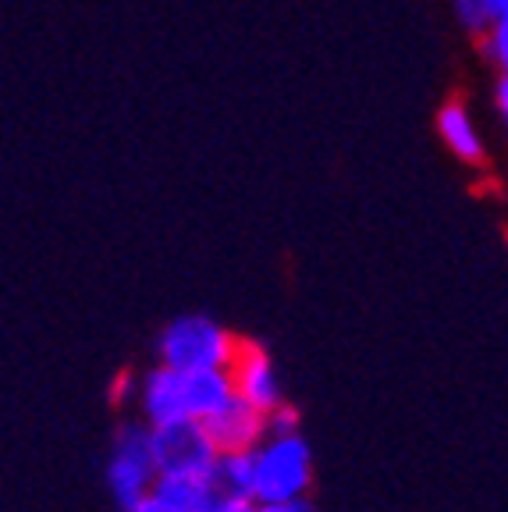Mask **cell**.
Wrapping results in <instances>:
<instances>
[{"label":"cell","instance_id":"52a82bcc","mask_svg":"<svg viewBox=\"0 0 508 512\" xmlns=\"http://www.w3.org/2000/svg\"><path fill=\"white\" fill-rule=\"evenodd\" d=\"M437 132H441V143L455 153L466 164H484L487 157V143L484 132H480L477 118L462 100H448L441 111H437Z\"/></svg>","mask_w":508,"mask_h":512},{"label":"cell","instance_id":"ba28073f","mask_svg":"<svg viewBox=\"0 0 508 512\" xmlns=\"http://www.w3.org/2000/svg\"><path fill=\"white\" fill-rule=\"evenodd\" d=\"M214 473H157L153 495L182 512H207L214 498L221 495V484H217Z\"/></svg>","mask_w":508,"mask_h":512},{"label":"cell","instance_id":"8fae6325","mask_svg":"<svg viewBox=\"0 0 508 512\" xmlns=\"http://www.w3.org/2000/svg\"><path fill=\"white\" fill-rule=\"evenodd\" d=\"M214 477L224 491H231V495L256 498V480H260V448H253V452H231V456H221Z\"/></svg>","mask_w":508,"mask_h":512},{"label":"cell","instance_id":"30bf717a","mask_svg":"<svg viewBox=\"0 0 508 512\" xmlns=\"http://www.w3.org/2000/svg\"><path fill=\"white\" fill-rule=\"evenodd\" d=\"M235 395L228 367H210V370H192L185 374V399H189V416L207 420L221 406H228V399Z\"/></svg>","mask_w":508,"mask_h":512},{"label":"cell","instance_id":"e0dca14e","mask_svg":"<svg viewBox=\"0 0 508 512\" xmlns=\"http://www.w3.org/2000/svg\"><path fill=\"white\" fill-rule=\"evenodd\" d=\"M494 104H498V114H501V121H505V128H508V75H501L498 86H494Z\"/></svg>","mask_w":508,"mask_h":512},{"label":"cell","instance_id":"8992f818","mask_svg":"<svg viewBox=\"0 0 508 512\" xmlns=\"http://www.w3.org/2000/svg\"><path fill=\"white\" fill-rule=\"evenodd\" d=\"M228 374H231V384H235V395H242L246 402L260 406L263 413L281 406L278 377H274V367H270L263 345L239 338V342H235V352H231V360H228Z\"/></svg>","mask_w":508,"mask_h":512},{"label":"cell","instance_id":"3957f363","mask_svg":"<svg viewBox=\"0 0 508 512\" xmlns=\"http://www.w3.org/2000/svg\"><path fill=\"white\" fill-rule=\"evenodd\" d=\"M310 484V448L299 434H270L260 448L256 502H292Z\"/></svg>","mask_w":508,"mask_h":512},{"label":"cell","instance_id":"7a4b0ae2","mask_svg":"<svg viewBox=\"0 0 508 512\" xmlns=\"http://www.w3.org/2000/svg\"><path fill=\"white\" fill-rule=\"evenodd\" d=\"M157 456H153V431L125 427L114 441V456L107 463V484L125 512H132L157 484Z\"/></svg>","mask_w":508,"mask_h":512},{"label":"cell","instance_id":"277c9868","mask_svg":"<svg viewBox=\"0 0 508 512\" xmlns=\"http://www.w3.org/2000/svg\"><path fill=\"white\" fill-rule=\"evenodd\" d=\"M153 456L160 473H214L221 463L207 424L196 416L153 427Z\"/></svg>","mask_w":508,"mask_h":512},{"label":"cell","instance_id":"9a60e30c","mask_svg":"<svg viewBox=\"0 0 508 512\" xmlns=\"http://www.w3.org/2000/svg\"><path fill=\"white\" fill-rule=\"evenodd\" d=\"M256 512H313L310 502H302V498H292V502H260Z\"/></svg>","mask_w":508,"mask_h":512},{"label":"cell","instance_id":"6da1fadb","mask_svg":"<svg viewBox=\"0 0 508 512\" xmlns=\"http://www.w3.org/2000/svg\"><path fill=\"white\" fill-rule=\"evenodd\" d=\"M239 338L210 317H178L171 320L160 335V360L167 367L192 374V370H210V367H228L231 352H235Z\"/></svg>","mask_w":508,"mask_h":512},{"label":"cell","instance_id":"5b68a950","mask_svg":"<svg viewBox=\"0 0 508 512\" xmlns=\"http://www.w3.org/2000/svg\"><path fill=\"white\" fill-rule=\"evenodd\" d=\"M203 424H207L217 452L231 456V452H253V448H260L263 434L270 431V416L260 406L242 399V395H231L228 406H221L214 416H207Z\"/></svg>","mask_w":508,"mask_h":512},{"label":"cell","instance_id":"4fadbf2b","mask_svg":"<svg viewBox=\"0 0 508 512\" xmlns=\"http://www.w3.org/2000/svg\"><path fill=\"white\" fill-rule=\"evenodd\" d=\"M484 54L498 68V75H508V18H494L484 32Z\"/></svg>","mask_w":508,"mask_h":512},{"label":"cell","instance_id":"5bb4252c","mask_svg":"<svg viewBox=\"0 0 508 512\" xmlns=\"http://www.w3.org/2000/svg\"><path fill=\"white\" fill-rule=\"evenodd\" d=\"M270 434H299V413L281 402L278 409H270Z\"/></svg>","mask_w":508,"mask_h":512},{"label":"cell","instance_id":"ac0fdd59","mask_svg":"<svg viewBox=\"0 0 508 512\" xmlns=\"http://www.w3.org/2000/svg\"><path fill=\"white\" fill-rule=\"evenodd\" d=\"M494 18H508V0H494Z\"/></svg>","mask_w":508,"mask_h":512},{"label":"cell","instance_id":"9c48e42d","mask_svg":"<svg viewBox=\"0 0 508 512\" xmlns=\"http://www.w3.org/2000/svg\"><path fill=\"white\" fill-rule=\"evenodd\" d=\"M143 406L146 416H150V424H171V420H182L189 416V399H185V374L175 367H160L150 374L143 388Z\"/></svg>","mask_w":508,"mask_h":512},{"label":"cell","instance_id":"7c38bea8","mask_svg":"<svg viewBox=\"0 0 508 512\" xmlns=\"http://www.w3.org/2000/svg\"><path fill=\"white\" fill-rule=\"evenodd\" d=\"M455 18L462 22V29L473 36H484L494 22V0H452Z\"/></svg>","mask_w":508,"mask_h":512},{"label":"cell","instance_id":"2e32d148","mask_svg":"<svg viewBox=\"0 0 508 512\" xmlns=\"http://www.w3.org/2000/svg\"><path fill=\"white\" fill-rule=\"evenodd\" d=\"M132 512H182V509H175V505H167L164 498H157V495H153V491H150V495H146L143 502L135 505Z\"/></svg>","mask_w":508,"mask_h":512}]
</instances>
